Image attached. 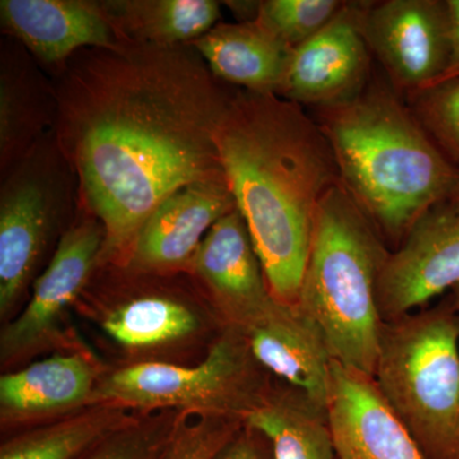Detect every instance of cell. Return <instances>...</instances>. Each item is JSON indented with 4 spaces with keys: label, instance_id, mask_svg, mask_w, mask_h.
Here are the masks:
<instances>
[{
    "label": "cell",
    "instance_id": "obj_1",
    "mask_svg": "<svg viewBox=\"0 0 459 459\" xmlns=\"http://www.w3.org/2000/svg\"><path fill=\"white\" fill-rule=\"evenodd\" d=\"M51 78L57 143L104 226L99 267L122 265L165 198L225 175L214 137L234 86L190 44L89 48Z\"/></svg>",
    "mask_w": 459,
    "mask_h": 459
},
{
    "label": "cell",
    "instance_id": "obj_2",
    "mask_svg": "<svg viewBox=\"0 0 459 459\" xmlns=\"http://www.w3.org/2000/svg\"><path fill=\"white\" fill-rule=\"evenodd\" d=\"M214 141L271 294L295 305L316 210L325 193L341 183L331 144L300 105L238 87Z\"/></svg>",
    "mask_w": 459,
    "mask_h": 459
},
{
    "label": "cell",
    "instance_id": "obj_3",
    "mask_svg": "<svg viewBox=\"0 0 459 459\" xmlns=\"http://www.w3.org/2000/svg\"><path fill=\"white\" fill-rule=\"evenodd\" d=\"M340 181L394 249L420 217L449 201L459 170L435 146L403 96L371 78L358 98L318 108Z\"/></svg>",
    "mask_w": 459,
    "mask_h": 459
},
{
    "label": "cell",
    "instance_id": "obj_4",
    "mask_svg": "<svg viewBox=\"0 0 459 459\" xmlns=\"http://www.w3.org/2000/svg\"><path fill=\"white\" fill-rule=\"evenodd\" d=\"M392 250L342 184L318 205L296 305L318 325L332 359L374 377L383 322L377 283Z\"/></svg>",
    "mask_w": 459,
    "mask_h": 459
},
{
    "label": "cell",
    "instance_id": "obj_5",
    "mask_svg": "<svg viewBox=\"0 0 459 459\" xmlns=\"http://www.w3.org/2000/svg\"><path fill=\"white\" fill-rule=\"evenodd\" d=\"M374 380L424 459H459V313L449 296L383 325Z\"/></svg>",
    "mask_w": 459,
    "mask_h": 459
},
{
    "label": "cell",
    "instance_id": "obj_6",
    "mask_svg": "<svg viewBox=\"0 0 459 459\" xmlns=\"http://www.w3.org/2000/svg\"><path fill=\"white\" fill-rule=\"evenodd\" d=\"M274 377L256 361L243 332L223 325L197 365L137 362L100 377L91 406L174 411L241 420L267 398Z\"/></svg>",
    "mask_w": 459,
    "mask_h": 459
},
{
    "label": "cell",
    "instance_id": "obj_7",
    "mask_svg": "<svg viewBox=\"0 0 459 459\" xmlns=\"http://www.w3.org/2000/svg\"><path fill=\"white\" fill-rule=\"evenodd\" d=\"M0 179V314L4 318L74 222L80 183L56 131Z\"/></svg>",
    "mask_w": 459,
    "mask_h": 459
},
{
    "label": "cell",
    "instance_id": "obj_8",
    "mask_svg": "<svg viewBox=\"0 0 459 459\" xmlns=\"http://www.w3.org/2000/svg\"><path fill=\"white\" fill-rule=\"evenodd\" d=\"M178 276H153L100 265L89 289L110 305L101 319L105 334L131 352L188 343L205 328L202 307L178 285Z\"/></svg>",
    "mask_w": 459,
    "mask_h": 459
},
{
    "label": "cell",
    "instance_id": "obj_9",
    "mask_svg": "<svg viewBox=\"0 0 459 459\" xmlns=\"http://www.w3.org/2000/svg\"><path fill=\"white\" fill-rule=\"evenodd\" d=\"M104 241V226L80 202L74 222L33 282L25 309L2 331L3 364L22 360L56 341L60 323L98 270Z\"/></svg>",
    "mask_w": 459,
    "mask_h": 459
},
{
    "label": "cell",
    "instance_id": "obj_10",
    "mask_svg": "<svg viewBox=\"0 0 459 459\" xmlns=\"http://www.w3.org/2000/svg\"><path fill=\"white\" fill-rule=\"evenodd\" d=\"M362 29L371 56L404 99L433 86L449 65L448 0L368 2Z\"/></svg>",
    "mask_w": 459,
    "mask_h": 459
},
{
    "label": "cell",
    "instance_id": "obj_11",
    "mask_svg": "<svg viewBox=\"0 0 459 459\" xmlns=\"http://www.w3.org/2000/svg\"><path fill=\"white\" fill-rule=\"evenodd\" d=\"M368 2H344L337 16L292 50L280 98L318 108L358 98L371 78L373 56L365 40Z\"/></svg>",
    "mask_w": 459,
    "mask_h": 459
},
{
    "label": "cell",
    "instance_id": "obj_12",
    "mask_svg": "<svg viewBox=\"0 0 459 459\" xmlns=\"http://www.w3.org/2000/svg\"><path fill=\"white\" fill-rule=\"evenodd\" d=\"M459 283V211L448 201L434 205L392 250L379 283L383 322L416 312Z\"/></svg>",
    "mask_w": 459,
    "mask_h": 459
},
{
    "label": "cell",
    "instance_id": "obj_13",
    "mask_svg": "<svg viewBox=\"0 0 459 459\" xmlns=\"http://www.w3.org/2000/svg\"><path fill=\"white\" fill-rule=\"evenodd\" d=\"M234 210L225 175L188 184L157 205L117 267L153 276L188 274L210 230Z\"/></svg>",
    "mask_w": 459,
    "mask_h": 459
},
{
    "label": "cell",
    "instance_id": "obj_14",
    "mask_svg": "<svg viewBox=\"0 0 459 459\" xmlns=\"http://www.w3.org/2000/svg\"><path fill=\"white\" fill-rule=\"evenodd\" d=\"M188 276L204 291L223 325L244 329L276 300L238 208L214 223L193 259Z\"/></svg>",
    "mask_w": 459,
    "mask_h": 459
},
{
    "label": "cell",
    "instance_id": "obj_15",
    "mask_svg": "<svg viewBox=\"0 0 459 459\" xmlns=\"http://www.w3.org/2000/svg\"><path fill=\"white\" fill-rule=\"evenodd\" d=\"M0 26L50 77L78 51L119 42L101 0H2Z\"/></svg>",
    "mask_w": 459,
    "mask_h": 459
},
{
    "label": "cell",
    "instance_id": "obj_16",
    "mask_svg": "<svg viewBox=\"0 0 459 459\" xmlns=\"http://www.w3.org/2000/svg\"><path fill=\"white\" fill-rule=\"evenodd\" d=\"M328 415L337 459H424L374 377L334 360Z\"/></svg>",
    "mask_w": 459,
    "mask_h": 459
},
{
    "label": "cell",
    "instance_id": "obj_17",
    "mask_svg": "<svg viewBox=\"0 0 459 459\" xmlns=\"http://www.w3.org/2000/svg\"><path fill=\"white\" fill-rule=\"evenodd\" d=\"M256 361L274 379L328 409L331 351L325 334L298 305L274 303L240 329Z\"/></svg>",
    "mask_w": 459,
    "mask_h": 459
},
{
    "label": "cell",
    "instance_id": "obj_18",
    "mask_svg": "<svg viewBox=\"0 0 459 459\" xmlns=\"http://www.w3.org/2000/svg\"><path fill=\"white\" fill-rule=\"evenodd\" d=\"M95 364L81 352L56 353L0 377L3 429H30L91 406L99 383Z\"/></svg>",
    "mask_w": 459,
    "mask_h": 459
},
{
    "label": "cell",
    "instance_id": "obj_19",
    "mask_svg": "<svg viewBox=\"0 0 459 459\" xmlns=\"http://www.w3.org/2000/svg\"><path fill=\"white\" fill-rule=\"evenodd\" d=\"M57 98L53 78L22 44L0 40V178L5 177L56 129Z\"/></svg>",
    "mask_w": 459,
    "mask_h": 459
},
{
    "label": "cell",
    "instance_id": "obj_20",
    "mask_svg": "<svg viewBox=\"0 0 459 459\" xmlns=\"http://www.w3.org/2000/svg\"><path fill=\"white\" fill-rule=\"evenodd\" d=\"M211 72L238 89L279 95L292 48L258 22H220L193 41Z\"/></svg>",
    "mask_w": 459,
    "mask_h": 459
},
{
    "label": "cell",
    "instance_id": "obj_21",
    "mask_svg": "<svg viewBox=\"0 0 459 459\" xmlns=\"http://www.w3.org/2000/svg\"><path fill=\"white\" fill-rule=\"evenodd\" d=\"M246 425L267 437L274 459H337L328 409L280 380Z\"/></svg>",
    "mask_w": 459,
    "mask_h": 459
},
{
    "label": "cell",
    "instance_id": "obj_22",
    "mask_svg": "<svg viewBox=\"0 0 459 459\" xmlns=\"http://www.w3.org/2000/svg\"><path fill=\"white\" fill-rule=\"evenodd\" d=\"M119 42L192 44L220 23L222 3L214 0H101Z\"/></svg>",
    "mask_w": 459,
    "mask_h": 459
},
{
    "label": "cell",
    "instance_id": "obj_23",
    "mask_svg": "<svg viewBox=\"0 0 459 459\" xmlns=\"http://www.w3.org/2000/svg\"><path fill=\"white\" fill-rule=\"evenodd\" d=\"M134 419L123 407L95 404L8 437L0 446V459H82Z\"/></svg>",
    "mask_w": 459,
    "mask_h": 459
},
{
    "label": "cell",
    "instance_id": "obj_24",
    "mask_svg": "<svg viewBox=\"0 0 459 459\" xmlns=\"http://www.w3.org/2000/svg\"><path fill=\"white\" fill-rule=\"evenodd\" d=\"M343 4L342 0H261L255 22L295 49L325 29Z\"/></svg>",
    "mask_w": 459,
    "mask_h": 459
},
{
    "label": "cell",
    "instance_id": "obj_25",
    "mask_svg": "<svg viewBox=\"0 0 459 459\" xmlns=\"http://www.w3.org/2000/svg\"><path fill=\"white\" fill-rule=\"evenodd\" d=\"M404 100L435 146L459 170V80L446 81Z\"/></svg>",
    "mask_w": 459,
    "mask_h": 459
},
{
    "label": "cell",
    "instance_id": "obj_26",
    "mask_svg": "<svg viewBox=\"0 0 459 459\" xmlns=\"http://www.w3.org/2000/svg\"><path fill=\"white\" fill-rule=\"evenodd\" d=\"M179 415L174 411H162L151 418H135L108 435L82 459H160Z\"/></svg>",
    "mask_w": 459,
    "mask_h": 459
},
{
    "label": "cell",
    "instance_id": "obj_27",
    "mask_svg": "<svg viewBox=\"0 0 459 459\" xmlns=\"http://www.w3.org/2000/svg\"><path fill=\"white\" fill-rule=\"evenodd\" d=\"M244 425L237 419L180 413L160 459H213Z\"/></svg>",
    "mask_w": 459,
    "mask_h": 459
},
{
    "label": "cell",
    "instance_id": "obj_28",
    "mask_svg": "<svg viewBox=\"0 0 459 459\" xmlns=\"http://www.w3.org/2000/svg\"><path fill=\"white\" fill-rule=\"evenodd\" d=\"M213 459H274L267 437L244 425Z\"/></svg>",
    "mask_w": 459,
    "mask_h": 459
},
{
    "label": "cell",
    "instance_id": "obj_29",
    "mask_svg": "<svg viewBox=\"0 0 459 459\" xmlns=\"http://www.w3.org/2000/svg\"><path fill=\"white\" fill-rule=\"evenodd\" d=\"M448 4L452 18L451 59H449V65L446 66V72L433 86L446 82V81L459 80V0H448Z\"/></svg>",
    "mask_w": 459,
    "mask_h": 459
},
{
    "label": "cell",
    "instance_id": "obj_30",
    "mask_svg": "<svg viewBox=\"0 0 459 459\" xmlns=\"http://www.w3.org/2000/svg\"><path fill=\"white\" fill-rule=\"evenodd\" d=\"M222 5L231 11L237 22H255L258 18L261 2L259 0H231V2H222Z\"/></svg>",
    "mask_w": 459,
    "mask_h": 459
},
{
    "label": "cell",
    "instance_id": "obj_31",
    "mask_svg": "<svg viewBox=\"0 0 459 459\" xmlns=\"http://www.w3.org/2000/svg\"><path fill=\"white\" fill-rule=\"evenodd\" d=\"M449 299H451L453 305H455V309L459 313V283L455 285L451 290V294L448 295Z\"/></svg>",
    "mask_w": 459,
    "mask_h": 459
},
{
    "label": "cell",
    "instance_id": "obj_32",
    "mask_svg": "<svg viewBox=\"0 0 459 459\" xmlns=\"http://www.w3.org/2000/svg\"><path fill=\"white\" fill-rule=\"evenodd\" d=\"M448 202L455 208V210L459 211V184L457 189L455 190V193H453V195Z\"/></svg>",
    "mask_w": 459,
    "mask_h": 459
}]
</instances>
